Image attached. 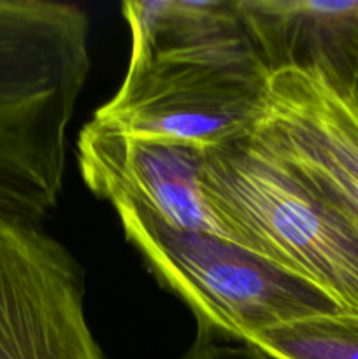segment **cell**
I'll use <instances>...</instances> for the list:
<instances>
[{
	"label": "cell",
	"mask_w": 358,
	"mask_h": 359,
	"mask_svg": "<svg viewBox=\"0 0 358 359\" xmlns=\"http://www.w3.org/2000/svg\"><path fill=\"white\" fill-rule=\"evenodd\" d=\"M132 48L118 91L91 121L207 151L255 130L269 76L239 0L125 2Z\"/></svg>",
	"instance_id": "cell-1"
},
{
	"label": "cell",
	"mask_w": 358,
	"mask_h": 359,
	"mask_svg": "<svg viewBox=\"0 0 358 359\" xmlns=\"http://www.w3.org/2000/svg\"><path fill=\"white\" fill-rule=\"evenodd\" d=\"M90 72L76 4L0 0V217L41 224L63 191L69 128Z\"/></svg>",
	"instance_id": "cell-2"
},
{
	"label": "cell",
	"mask_w": 358,
	"mask_h": 359,
	"mask_svg": "<svg viewBox=\"0 0 358 359\" xmlns=\"http://www.w3.org/2000/svg\"><path fill=\"white\" fill-rule=\"evenodd\" d=\"M202 188L228 241L358 314V226L251 133L206 151Z\"/></svg>",
	"instance_id": "cell-3"
},
{
	"label": "cell",
	"mask_w": 358,
	"mask_h": 359,
	"mask_svg": "<svg viewBox=\"0 0 358 359\" xmlns=\"http://www.w3.org/2000/svg\"><path fill=\"white\" fill-rule=\"evenodd\" d=\"M114 210L147 269L195 314L200 335L249 344L265 330L346 312L318 286L228 238L172 226L133 203Z\"/></svg>",
	"instance_id": "cell-4"
},
{
	"label": "cell",
	"mask_w": 358,
	"mask_h": 359,
	"mask_svg": "<svg viewBox=\"0 0 358 359\" xmlns=\"http://www.w3.org/2000/svg\"><path fill=\"white\" fill-rule=\"evenodd\" d=\"M0 359H105L79 263L39 224L0 217Z\"/></svg>",
	"instance_id": "cell-5"
},
{
	"label": "cell",
	"mask_w": 358,
	"mask_h": 359,
	"mask_svg": "<svg viewBox=\"0 0 358 359\" xmlns=\"http://www.w3.org/2000/svg\"><path fill=\"white\" fill-rule=\"evenodd\" d=\"M253 137L358 226V104L318 67H284Z\"/></svg>",
	"instance_id": "cell-6"
},
{
	"label": "cell",
	"mask_w": 358,
	"mask_h": 359,
	"mask_svg": "<svg viewBox=\"0 0 358 359\" xmlns=\"http://www.w3.org/2000/svg\"><path fill=\"white\" fill-rule=\"evenodd\" d=\"M204 154L192 144L130 135L93 121L77 139V163L91 193L112 207L133 203L172 226L225 237L204 195Z\"/></svg>",
	"instance_id": "cell-7"
},
{
	"label": "cell",
	"mask_w": 358,
	"mask_h": 359,
	"mask_svg": "<svg viewBox=\"0 0 358 359\" xmlns=\"http://www.w3.org/2000/svg\"><path fill=\"white\" fill-rule=\"evenodd\" d=\"M270 72L318 67L353 91L358 74V0H239Z\"/></svg>",
	"instance_id": "cell-8"
},
{
	"label": "cell",
	"mask_w": 358,
	"mask_h": 359,
	"mask_svg": "<svg viewBox=\"0 0 358 359\" xmlns=\"http://www.w3.org/2000/svg\"><path fill=\"white\" fill-rule=\"evenodd\" d=\"M248 346L272 359H358V314L339 312L258 333Z\"/></svg>",
	"instance_id": "cell-9"
},
{
	"label": "cell",
	"mask_w": 358,
	"mask_h": 359,
	"mask_svg": "<svg viewBox=\"0 0 358 359\" xmlns=\"http://www.w3.org/2000/svg\"><path fill=\"white\" fill-rule=\"evenodd\" d=\"M183 359H272L256 347L248 346L242 342H232V340L213 339L207 335H199L192 349L186 353Z\"/></svg>",
	"instance_id": "cell-10"
},
{
	"label": "cell",
	"mask_w": 358,
	"mask_h": 359,
	"mask_svg": "<svg viewBox=\"0 0 358 359\" xmlns=\"http://www.w3.org/2000/svg\"><path fill=\"white\" fill-rule=\"evenodd\" d=\"M353 97L358 104V74H357V79H354V86H353Z\"/></svg>",
	"instance_id": "cell-11"
}]
</instances>
